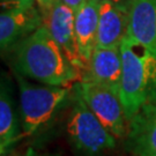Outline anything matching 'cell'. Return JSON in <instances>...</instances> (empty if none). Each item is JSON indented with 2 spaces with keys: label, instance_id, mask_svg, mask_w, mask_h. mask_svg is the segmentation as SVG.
<instances>
[{
  "label": "cell",
  "instance_id": "obj_1",
  "mask_svg": "<svg viewBox=\"0 0 156 156\" xmlns=\"http://www.w3.org/2000/svg\"><path fill=\"white\" fill-rule=\"evenodd\" d=\"M11 50L14 69L22 76L64 87L79 78L80 72L67 59L45 23Z\"/></svg>",
  "mask_w": 156,
  "mask_h": 156
},
{
  "label": "cell",
  "instance_id": "obj_2",
  "mask_svg": "<svg viewBox=\"0 0 156 156\" xmlns=\"http://www.w3.org/2000/svg\"><path fill=\"white\" fill-rule=\"evenodd\" d=\"M122 78L118 87L126 119L151 102H156V53L129 36L120 44Z\"/></svg>",
  "mask_w": 156,
  "mask_h": 156
},
{
  "label": "cell",
  "instance_id": "obj_3",
  "mask_svg": "<svg viewBox=\"0 0 156 156\" xmlns=\"http://www.w3.org/2000/svg\"><path fill=\"white\" fill-rule=\"evenodd\" d=\"M16 79L20 90L22 133L29 136L50 122L66 101L69 89L64 86L31 84L20 74H16Z\"/></svg>",
  "mask_w": 156,
  "mask_h": 156
},
{
  "label": "cell",
  "instance_id": "obj_4",
  "mask_svg": "<svg viewBox=\"0 0 156 156\" xmlns=\"http://www.w3.org/2000/svg\"><path fill=\"white\" fill-rule=\"evenodd\" d=\"M67 132L72 145L86 156H97L116 147V140L75 90Z\"/></svg>",
  "mask_w": 156,
  "mask_h": 156
},
{
  "label": "cell",
  "instance_id": "obj_5",
  "mask_svg": "<svg viewBox=\"0 0 156 156\" xmlns=\"http://www.w3.org/2000/svg\"><path fill=\"white\" fill-rule=\"evenodd\" d=\"M75 90L115 138H123L127 133L126 123L128 122L118 89L106 84L80 80Z\"/></svg>",
  "mask_w": 156,
  "mask_h": 156
},
{
  "label": "cell",
  "instance_id": "obj_6",
  "mask_svg": "<svg viewBox=\"0 0 156 156\" xmlns=\"http://www.w3.org/2000/svg\"><path fill=\"white\" fill-rule=\"evenodd\" d=\"M44 23L49 28L53 39L60 46L67 59L79 72L83 74L86 65L79 53L75 36V13L62 0H56L50 11L43 16Z\"/></svg>",
  "mask_w": 156,
  "mask_h": 156
},
{
  "label": "cell",
  "instance_id": "obj_7",
  "mask_svg": "<svg viewBox=\"0 0 156 156\" xmlns=\"http://www.w3.org/2000/svg\"><path fill=\"white\" fill-rule=\"evenodd\" d=\"M44 23L37 8H20L2 11L0 15V48L5 52L13 49Z\"/></svg>",
  "mask_w": 156,
  "mask_h": 156
},
{
  "label": "cell",
  "instance_id": "obj_8",
  "mask_svg": "<svg viewBox=\"0 0 156 156\" xmlns=\"http://www.w3.org/2000/svg\"><path fill=\"white\" fill-rule=\"evenodd\" d=\"M128 124V148L133 156H156V102L142 106Z\"/></svg>",
  "mask_w": 156,
  "mask_h": 156
},
{
  "label": "cell",
  "instance_id": "obj_9",
  "mask_svg": "<svg viewBox=\"0 0 156 156\" xmlns=\"http://www.w3.org/2000/svg\"><path fill=\"white\" fill-rule=\"evenodd\" d=\"M122 68L120 48H95L81 80L106 84L118 89Z\"/></svg>",
  "mask_w": 156,
  "mask_h": 156
},
{
  "label": "cell",
  "instance_id": "obj_10",
  "mask_svg": "<svg viewBox=\"0 0 156 156\" xmlns=\"http://www.w3.org/2000/svg\"><path fill=\"white\" fill-rule=\"evenodd\" d=\"M128 11L109 1H100L96 48H120L127 36Z\"/></svg>",
  "mask_w": 156,
  "mask_h": 156
},
{
  "label": "cell",
  "instance_id": "obj_11",
  "mask_svg": "<svg viewBox=\"0 0 156 156\" xmlns=\"http://www.w3.org/2000/svg\"><path fill=\"white\" fill-rule=\"evenodd\" d=\"M129 37L156 53V0H134L128 9Z\"/></svg>",
  "mask_w": 156,
  "mask_h": 156
},
{
  "label": "cell",
  "instance_id": "obj_12",
  "mask_svg": "<svg viewBox=\"0 0 156 156\" xmlns=\"http://www.w3.org/2000/svg\"><path fill=\"white\" fill-rule=\"evenodd\" d=\"M100 19V1L87 0L83 6L75 13V36L79 53L83 64L87 65L97 41V29Z\"/></svg>",
  "mask_w": 156,
  "mask_h": 156
},
{
  "label": "cell",
  "instance_id": "obj_13",
  "mask_svg": "<svg viewBox=\"0 0 156 156\" xmlns=\"http://www.w3.org/2000/svg\"><path fill=\"white\" fill-rule=\"evenodd\" d=\"M23 136L20 132L15 103L11 95V88L5 81L1 82L0 91V151L4 156Z\"/></svg>",
  "mask_w": 156,
  "mask_h": 156
},
{
  "label": "cell",
  "instance_id": "obj_14",
  "mask_svg": "<svg viewBox=\"0 0 156 156\" xmlns=\"http://www.w3.org/2000/svg\"><path fill=\"white\" fill-rule=\"evenodd\" d=\"M36 0H1L2 11L20 9V8H30L34 6Z\"/></svg>",
  "mask_w": 156,
  "mask_h": 156
},
{
  "label": "cell",
  "instance_id": "obj_15",
  "mask_svg": "<svg viewBox=\"0 0 156 156\" xmlns=\"http://www.w3.org/2000/svg\"><path fill=\"white\" fill-rule=\"evenodd\" d=\"M62 1L66 6H68L69 8H72L73 11H74V13H76L83 6V4L87 0H62Z\"/></svg>",
  "mask_w": 156,
  "mask_h": 156
},
{
  "label": "cell",
  "instance_id": "obj_16",
  "mask_svg": "<svg viewBox=\"0 0 156 156\" xmlns=\"http://www.w3.org/2000/svg\"><path fill=\"white\" fill-rule=\"evenodd\" d=\"M36 1L39 6V9L42 11V15L44 16L45 14L50 11V8L55 4L56 0H36Z\"/></svg>",
  "mask_w": 156,
  "mask_h": 156
},
{
  "label": "cell",
  "instance_id": "obj_17",
  "mask_svg": "<svg viewBox=\"0 0 156 156\" xmlns=\"http://www.w3.org/2000/svg\"><path fill=\"white\" fill-rule=\"evenodd\" d=\"M98 1H109V2H111L113 5H116L118 7H120V8H123V9L128 11L134 0H98Z\"/></svg>",
  "mask_w": 156,
  "mask_h": 156
},
{
  "label": "cell",
  "instance_id": "obj_18",
  "mask_svg": "<svg viewBox=\"0 0 156 156\" xmlns=\"http://www.w3.org/2000/svg\"><path fill=\"white\" fill-rule=\"evenodd\" d=\"M20 156H43V155H39V154H37V153H36V151H35V149H33V148H29L28 151H26L23 155H20Z\"/></svg>",
  "mask_w": 156,
  "mask_h": 156
}]
</instances>
